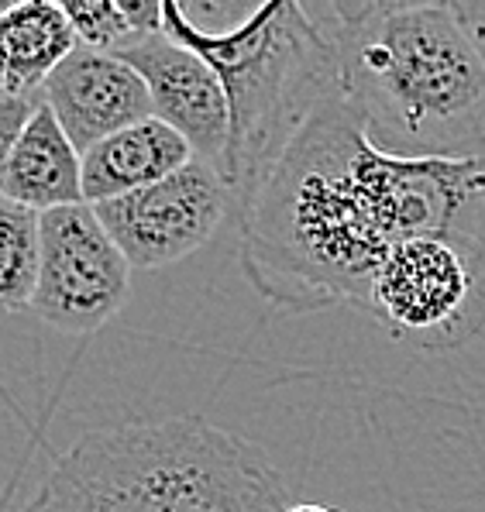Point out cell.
I'll return each mask as SVG.
<instances>
[{"label":"cell","instance_id":"obj_1","mask_svg":"<svg viewBox=\"0 0 485 512\" xmlns=\"http://www.w3.org/2000/svg\"><path fill=\"white\" fill-rule=\"evenodd\" d=\"M238 231L245 279L272 306L369 313L372 279L396 244L485 231V162L382 152L338 90L245 200Z\"/></svg>","mask_w":485,"mask_h":512},{"label":"cell","instance_id":"obj_2","mask_svg":"<svg viewBox=\"0 0 485 512\" xmlns=\"http://www.w3.org/2000/svg\"><path fill=\"white\" fill-rule=\"evenodd\" d=\"M341 93L375 148L468 159L485 145V62L451 4L338 0L324 7Z\"/></svg>","mask_w":485,"mask_h":512},{"label":"cell","instance_id":"obj_3","mask_svg":"<svg viewBox=\"0 0 485 512\" xmlns=\"http://www.w3.org/2000/svg\"><path fill=\"white\" fill-rule=\"evenodd\" d=\"M286 509V482L262 447L183 413L83 433L21 512Z\"/></svg>","mask_w":485,"mask_h":512},{"label":"cell","instance_id":"obj_4","mask_svg":"<svg viewBox=\"0 0 485 512\" xmlns=\"http://www.w3.org/2000/svg\"><path fill=\"white\" fill-rule=\"evenodd\" d=\"M162 31L197 52L228 97L224 183L238 217L296 131L341 90L331 35L296 0H269L228 31L193 25L183 4L162 0Z\"/></svg>","mask_w":485,"mask_h":512},{"label":"cell","instance_id":"obj_5","mask_svg":"<svg viewBox=\"0 0 485 512\" xmlns=\"http://www.w3.org/2000/svg\"><path fill=\"white\" fill-rule=\"evenodd\" d=\"M369 317L427 351L472 341L485 327V231L396 244L372 279Z\"/></svg>","mask_w":485,"mask_h":512},{"label":"cell","instance_id":"obj_6","mask_svg":"<svg viewBox=\"0 0 485 512\" xmlns=\"http://www.w3.org/2000/svg\"><path fill=\"white\" fill-rule=\"evenodd\" d=\"M131 296V265L90 203L38 214V282L31 313L59 334H97Z\"/></svg>","mask_w":485,"mask_h":512},{"label":"cell","instance_id":"obj_7","mask_svg":"<svg viewBox=\"0 0 485 512\" xmlns=\"http://www.w3.org/2000/svg\"><path fill=\"white\" fill-rule=\"evenodd\" d=\"M93 214L131 272H155L190 258L214 238L234 214V196L207 162L193 159L138 193L97 203Z\"/></svg>","mask_w":485,"mask_h":512},{"label":"cell","instance_id":"obj_8","mask_svg":"<svg viewBox=\"0 0 485 512\" xmlns=\"http://www.w3.org/2000/svg\"><path fill=\"white\" fill-rule=\"evenodd\" d=\"M142 76L152 117L169 124L176 135H183L200 162H207L224 179L228 165V97L214 69L190 52L186 45L172 42L166 31L145 38L142 45L117 55Z\"/></svg>","mask_w":485,"mask_h":512},{"label":"cell","instance_id":"obj_9","mask_svg":"<svg viewBox=\"0 0 485 512\" xmlns=\"http://www.w3.org/2000/svg\"><path fill=\"white\" fill-rule=\"evenodd\" d=\"M38 93L80 155L152 117V100L142 76L117 55L90 52L83 45H76L52 69Z\"/></svg>","mask_w":485,"mask_h":512},{"label":"cell","instance_id":"obj_10","mask_svg":"<svg viewBox=\"0 0 485 512\" xmlns=\"http://www.w3.org/2000/svg\"><path fill=\"white\" fill-rule=\"evenodd\" d=\"M0 196L35 214L83 203V155L73 148L56 114L38 100L4 169Z\"/></svg>","mask_w":485,"mask_h":512},{"label":"cell","instance_id":"obj_11","mask_svg":"<svg viewBox=\"0 0 485 512\" xmlns=\"http://www.w3.org/2000/svg\"><path fill=\"white\" fill-rule=\"evenodd\" d=\"M193 159L197 155L183 135L148 117V121L131 124V128L93 145L90 152H83V203L97 207V203L117 200V196L138 193V189L179 172Z\"/></svg>","mask_w":485,"mask_h":512},{"label":"cell","instance_id":"obj_12","mask_svg":"<svg viewBox=\"0 0 485 512\" xmlns=\"http://www.w3.org/2000/svg\"><path fill=\"white\" fill-rule=\"evenodd\" d=\"M76 49V31L56 0H21L0 14V97H31Z\"/></svg>","mask_w":485,"mask_h":512},{"label":"cell","instance_id":"obj_13","mask_svg":"<svg viewBox=\"0 0 485 512\" xmlns=\"http://www.w3.org/2000/svg\"><path fill=\"white\" fill-rule=\"evenodd\" d=\"M59 7L90 52L121 55L162 31L159 0H62Z\"/></svg>","mask_w":485,"mask_h":512},{"label":"cell","instance_id":"obj_14","mask_svg":"<svg viewBox=\"0 0 485 512\" xmlns=\"http://www.w3.org/2000/svg\"><path fill=\"white\" fill-rule=\"evenodd\" d=\"M38 282V214L0 196V313L31 310Z\"/></svg>","mask_w":485,"mask_h":512},{"label":"cell","instance_id":"obj_15","mask_svg":"<svg viewBox=\"0 0 485 512\" xmlns=\"http://www.w3.org/2000/svg\"><path fill=\"white\" fill-rule=\"evenodd\" d=\"M31 110H35V104L25 97H0V183H4L7 159H11L14 145L25 131Z\"/></svg>","mask_w":485,"mask_h":512},{"label":"cell","instance_id":"obj_16","mask_svg":"<svg viewBox=\"0 0 485 512\" xmlns=\"http://www.w3.org/2000/svg\"><path fill=\"white\" fill-rule=\"evenodd\" d=\"M451 11H455V18L461 21L465 35L472 38L475 52L485 62V4H451Z\"/></svg>","mask_w":485,"mask_h":512},{"label":"cell","instance_id":"obj_17","mask_svg":"<svg viewBox=\"0 0 485 512\" xmlns=\"http://www.w3.org/2000/svg\"><path fill=\"white\" fill-rule=\"evenodd\" d=\"M286 512H338V509L317 506V502H296V506H289Z\"/></svg>","mask_w":485,"mask_h":512},{"label":"cell","instance_id":"obj_18","mask_svg":"<svg viewBox=\"0 0 485 512\" xmlns=\"http://www.w3.org/2000/svg\"><path fill=\"white\" fill-rule=\"evenodd\" d=\"M7 7H11V4H7V0H0V14H4V11H7Z\"/></svg>","mask_w":485,"mask_h":512}]
</instances>
